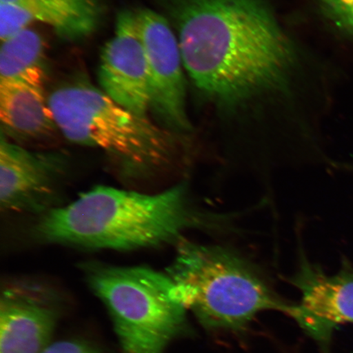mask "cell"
Masks as SVG:
<instances>
[{"label": "cell", "instance_id": "1", "mask_svg": "<svg viewBox=\"0 0 353 353\" xmlns=\"http://www.w3.org/2000/svg\"><path fill=\"white\" fill-rule=\"evenodd\" d=\"M188 86L223 152L262 157L315 144V57L274 0H158Z\"/></svg>", "mask_w": 353, "mask_h": 353}, {"label": "cell", "instance_id": "2", "mask_svg": "<svg viewBox=\"0 0 353 353\" xmlns=\"http://www.w3.org/2000/svg\"><path fill=\"white\" fill-rule=\"evenodd\" d=\"M203 223L186 183L154 194L99 186L42 214L34 235L47 244L126 251L178 244Z\"/></svg>", "mask_w": 353, "mask_h": 353}, {"label": "cell", "instance_id": "3", "mask_svg": "<svg viewBox=\"0 0 353 353\" xmlns=\"http://www.w3.org/2000/svg\"><path fill=\"white\" fill-rule=\"evenodd\" d=\"M48 99L64 138L103 152L123 180H148L175 165L179 135L123 108L101 90L74 83L57 88Z\"/></svg>", "mask_w": 353, "mask_h": 353}, {"label": "cell", "instance_id": "4", "mask_svg": "<svg viewBox=\"0 0 353 353\" xmlns=\"http://www.w3.org/2000/svg\"><path fill=\"white\" fill-rule=\"evenodd\" d=\"M176 246L166 273L176 298L205 329L241 332L264 312L292 316L295 303L282 299L261 271L235 251L183 239Z\"/></svg>", "mask_w": 353, "mask_h": 353}, {"label": "cell", "instance_id": "5", "mask_svg": "<svg viewBox=\"0 0 353 353\" xmlns=\"http://www.w3.org/2000/svg\"><path fill=\"white\" fill-rule=\"evenodd\" d=\"M82 269L112 317L123 353H164L186 330L187 309L167 273L99 262L85 263Z\"/></svg>", "mask_w": 353, "mask_h": 353}, {"label": "cell", "instance_id": "6", "mask_svg": "<svg viewBox=\"0 0 353 353\" xmlns=\"http://www.w3.org/2000/svg\"><path fill=\"white\" fill-rule=\"evenodd\" d=\"M136 12L147 54L150 112L153 121L175 134H191L188 81L174 30L161 12L150 8Z\"/></svg>", "mask_w": 353, "mask_h": 353}, {"label": "cell", "instance_id": "7", "mask_svg": "<svg viewBox=\"0 0 353 353\" xmlns=\"http://www.w3.org/2000/svg\"><path fill=\"white\" fill-rule=\"evenodd\" d=\"M289 281L300 294L291 319L326 350L339 325L353 323V268L343 261L341 270L330 275L302 256Z\"/></svg>", "mask_w": 353, "mask_h": 353}, {"label": "cell", "instance_id": "8", "mask_svg": "<svg viewBox=\"0 0 353 353\" xmlns=\"http://www.w3.org/2000/svg\"><path fill=\"white\" fill-rule=\"evenodd\" d=\"M68 166L55 152H34L12 142L1 132L0 205L2 210L39 213L54 209L59 183Z\"/></svg>", "mask_w": 353, "mask_h": 353}, {"label": "cell", "instance_id": "9", "mask_svg": "<svg viewBox=\"0 0 353 353\" xmlns=\"http://www.w3.org/2000/svg\"><path fill=\"white\" fill-rule=\"evenodd\" d=\"M99 82L110 99L139 116L148 117V65L136 12L119 13L113 37L101 51Z\"/></svg>", "mask_w": 353, "mask_h": 353}, {"label": "cell", "instance_id": "10", "mask_svg": "<svg viewBox=\"0 0 353 353\" xmlns=\"http://www.w3.org/2000/svg\"><path fill=\"white\" fill-rule=\"evenodd\" d=\"M60 314L59 299L46 287L30 281L6 284L0 299V353H41Z\"/></svg>", "mask_w": 353, "mask_h": 353}, {"label": "cell", "instance_id": "11", "mask_svg": "<svg viewBox=\"0 0 353 353\" xmlns=\"http://www.w3.org/2000/svg\"><path fill=\"white\" fill-rule=\"evenodd\" d=\"M99 19L95 0H0V39L35 22L50 26L64 38L81 39L94 32Z\"/></svg>", "mask_w": 353, "mask_h": 353}, {"label": "cell", "instance_id": "12", "mask_svg": "<svg viewBox=\"0 0 353 353\" xmlns=\"http://www.w3.org/2000/svg\"><path fill=\"white\" fill-rule=\"evenodd\" d=\"M2 134L21 142L52 138L57 129L43 86L0 82Z\"/></svg>", "mask_w": 353, "mask_h": 353}, {"label": "cell", "instance_id": "13", "mask_svg": "<svg viewBox=\"0 0 353 353\" xmlns=\"http://www.w3.org/2000/svg\"><path fill=\"white\" fill-rule=\"evenodd\" d=\"M46 79V56L41 34L28 28L1 41L0 82L43 87Z\"/></svg>", "mask_w": 353, "mask_h": 353}, {"label": "cell", "instance_id": "14", "mask_svg": "<svg viewBox=\"0 0 353 353\" xmlns=\"http://www.w3.org/2000/svg\"><path fill=\"white\" fill-rule=\"evenodd\" d=\"M321 14L343 33L353 34V0H316Z\"/></svg>", "mask_w": 353, "mask_h": 353}, {"label": "cell", "instance_id": "15", "mask_svg": "<svg viewBox=\"0 0 353 353\" xmlns=\"http://www.w3.org/2000/svg\"><path fill=\"white\" fill-rule=\"evenodd\" d=\"M41 353H100L85 342L68 339L50 343Z\"/></svg>", "mask_w": 353, "mask_h": 353}, {"label": "cell", "instance_id": "16", "mask_svg": "<svg viewBox=\"0 0 353 353\" xmlns=\"http://www.w3.org/2000/svg\"><path fill=\"white\" fill-rule=\"evenodd\" d=\"M277 353H301V352H299V351H295L294 350V348H287V350H281L280 352H278Z\"/></svg>", "mask_w": 353, "mask_h": 353}]
</instances>
